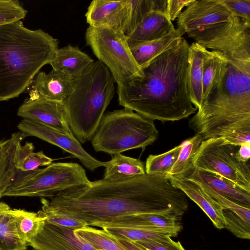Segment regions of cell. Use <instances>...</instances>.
I'll return each mask as SVG.
<instances>
[{"mask_svg": "<svg viewBox=\"0 0 250 250\" xmlns=\"http://www.w3.org/2000/svg\"><path fill=\"white\" fill-rule=\"evenodd\" d=\"M115 80L98 60L74 81L72 91L63 102L70 129L81 144L91 140L115 94Z\"/></svg>", "mask_w": 250, "mask_h": 250, "instance_id": "5", "label": "cell"}, {"mask_svg": "<svg viewBox=\"0 0 250 250\" xmlns=\"http://www.w3.org/2000/svg\"><path fill=\"white\" fill-rule=\"evenodd\" d=\"M25 137L20 131L14 133L7 140L0 141V199L16 177L15 165L17 148Z\"/></svg>", "mask_w": 250, "mask_h": 250, "instance_id": "22", "label": "cell"}, {"mask_svg": "<svg viewBox=\"0 0 250 250\" xmlns=\"http://www.w3.org/2000/svg\"><path fill=\"white\" fill-rule=\"evenodd\" d=\"M203 141L199 135L195 134L180 144L178 158L167 174L168 178L180 176L192 166L194 157Z\"/></svg>", "mask_w": 250, "mask_h": 250, "instance_id": "31", "label": "cell"}, {"mask_svg": "<svg viewBox=\"0 0 250 250\" xmlns=\"http://www.w3.org/2000/svg\"><path fill=\"white\" fill-rule=\"evenodd\" d=\"M169 179L174 187L183 191L203 210L216 228H225L223 208L197 182L182 177H171Z\"/></svg>", "mask_w": 250, "mask_h": 250, "instance_id": "16", "label": "cell"}, {"mask_svg": "<svg viewBox=\"0 0 250 250\" xmlns=\"http://www.w3.org/2000/svg\"><path fill=\"white\" fill-rule=\"evenodd\" d=\"M34 146L32 143L26 142L24 145L20 144L15 157L17 169L23 172H29L37 169L40 166H48L53 159L47 156L42 151H33Z\"/></svg>", "mask_w": 250, "mask_h": 250, "instance_id": "29", "label": "cell"}, {"mask_svg": "<svg viewBox=\"0 0 250 250\" xmlns=\"http://www.w3.org/2000/svg\"><path fill=\"white\" fill-rule=\"evenodd\" d=\"M27 246L18 233L11 208L0 221V250H26Z\"/></svg>", "mask_w": 250, "mask_h": 250, "instance_id": "32", "label": "cell"}, {"mask_svg": "<svg viewBox=\"0 0 250 250\" xmlns=\"http://www.w3.org/2000/svg\"><path fill=\"white\" fill-rule=\"evenodd\" d=\"M11 209L8 205L3 202H0V221L3 216Z\"/></svg>", "mask_w": 250, "mask_h": 250, "instance_id": "44", "label": "cell"}, {"mask_svg": "<svg viewBox=\"0 0 250 250\" xmlns=\"http://www.w3.org/2000/svg\"><path fill=\"white\" fill-rule=\"evenodd\" d=\"M203 100L213 85L225 74L228 58L222 52L203 48Z\"/></svg>", "mask_w": 250, "mask_h": 250, "instance_id": "26", "label": "cell"}, {"mask_svg": "<svg viewBox=\"0 0 250 250\" xmlns=\"http://www.w3.org/2000/svg\"><path fill=\"white\" fill-rule=\"evenodd\" d=\"M115 238L127 250H146L133 241L126 238Z\"/></svg>", "mask_w": 250, "mask_h": 250, "instance_id": "42", "label": "cell"}, {"mask_svg": "<svg viewBox=\"0 0 250 250\" xmlns=\"http://www.w3.org/2000/svg\"><path fill=\"white\" fill-rule=\"evenodd\" d=\"M20 238L28 243L40 232L45 217L40 211L34 212L22 209H11Z\"/></svg>", "mask_w": 250, "mask_h": 250, "instance_id": "27", "label": "cell"}, {"mask_svg": "<svg viewBox=\"0 0 250 250\" xmlns=\"http://www.w3.org/2000/svg\"><path fill=\"white\" fill-rule=\"evenodd\" d=\"M85 39L98 60L109 69L117 85L144 77L124 32L106 27L89 26Z\"/></svg>", "mask_w": 250, "mask_h": 250, "instance_id": "8", "label": "cell"}, {"mask_svg": "<svg viewBox=\"0 0 250 250\" xmlns=\"http://www.w3.org/2000/svg\"></svg>", "mask_w": 250, "mask_h": 250, "instance_id": "45", "label": "cell"}, {"mask_svg": "<svg viewBox=\"0 0 250 250\" xmlns=\"http://www.w3.org/2000/svg\"><path fill=\"white\" fill-rule=\"evenodd\" d=\"M17 127L25 137H38L69 153L90 171L105 167L106 165L107 162L99 161L89 154L74 135H67L53 126L39 121L23 119Z\"/></svg>", "mask_w": 250, "mask_h": 250, "instance_id": "11", "label": "cell"}, {"mask_svg": "<svg viewBox=\"0 0 250 250\" xmlns=\"http://www.w3.org/2000/svg\"><path fill=\"white\" fill-rule=\"evenodd\" d=\"M236 17L250 22V0H222Z\"/></svg>", "mask_w": 250, "mask_h": 250, "instance_id": "39", "label": "cell"}, {"mask_svg": "<svg viewBox=\"0 0 250 250\" xmlns=\"http://www.w3.org/2000/svg\"><path fill=\"white\" fill-rule=\"evenodd\" d=\"M238 155L241 161L244 162L249 161L250 158V143L241 145L238 150Z\"/></svg>", "mask_w": 250, "mask_h": 250, "instance_id": "43", "label": "cell"}, {"mask_svg": "<svg viewBox=\"0 0 250 250\" xmlns=\"http://www.w3.org/2000/svg\"><path fill=\"white\" fill-rule=\"evenodd\" d=\"M17 111L23 119L34 120L53 126L62 132L73 135L69 126L64 110L63 102L46 99L29 94Z\"/></svg>", "mask_w": 250, "mask_h": 250, "instance_id": "13", "label": "cell"}, {"mask_svg": "<svg viewBox=\"0 0 250 250\" xmlns=\"http://www.w3.org/2000/svg\"><path fill=\"white\" fill-rule=\"evenodd\" d=\"M180 148V144L165 153L149 155L146 162V173L167 175L176 161Z\"/></svg>", "mask_w": 250, "mask_h": 250, "instance_id": "34", "label": "cell"}, {"mask_svg": "<svg viewBox=\"0 0 250 250\" xmlns=\"http://www.w3.org/2000/svg\"><path fill=\"white\" fill-rule=\"evenodd\" d=\"M90 182L85 170L79 164L53 163L45 168L16 177L4 196L51 198Z\"/></svg>", "mask_w": 250, "mask_h": 250, "instance_id": "7", "label": "cell"}, {"mask_svg": "<svg viewBox=\"0 0 250 250\" xmlns=\"http://www.w3.org/2000/svg\"><path fill=\"white\" fill-rule=\"evenodd\" d=\"M134 242L146 250H185L180 242L174 241L171 238L163 243L152 241Z\"/></svg>", "mask_w": 250, "mask_h": 250, "instance_id": "40", "label": "cell"}, {"mask_svg": "<svg viewBox=\"0 0 250 250\" xmlns=\"http://www.w3.org/2000/svg\"><path fill=\"white\" fill-rule=\"evenodd\" d=\"M33 250H35V249H33Z\"/></svg>", "mask_w": 250, "mask_h": 250, "instance_id": "46", "label": "cell"}, {"mask_svg": "<svg viewBox=\"0 0 250 250\" xmlns=\"http://www.w3.org/2000/svg\"><path fill=\"white\" fill-rule=\"evenodd\" d=\"M226 57L225 74L203 99L188 126L203 140L222 138L240 146L250 143V60Z\"/></svg>", "mask_w": 250, "mask_h": 250, "instance_id": "3", "label": "cell"}, {"mask_svg": "<svg viewBox=\"0 0 250 250\" xmlns=\"http://www.w3.org/2000/svg\"><path fill=\"white\" fill-rule=\"evenodd\" d=\"M172 21L163 12L148 13L129 34L126 35L129 46L161 38L175 30Z\"/></svg>", "mask_w": 250, "mask_h": 250, "instance_id": "19", "label": "cell"}, {"mask_svg": "<svg viewBox=\"0 0 250 250\" xmlns=\"http://www.w3.org/2000/svg\"><path fill=\"white\" fill-rule=\"evenodd\" d=\"M187 196L166 174L145 173L125 180L104 179L60 192L48 200L41 198V210L102 228L124 216L155 214L179 220L187 210Z\"/></svg>", "mask_w": 250, "mask_h": 250, "instance_id": "1", "label": "cell"}, {"mask_svg": "<svg viewBox=\"0 0 250 250\" xmlns=\"http://www.w3.org/2000/svg\"><path fill=\"white\" fill-rule=\"evenodd\" d=\"M194 181L197 182L205 191L220 204L224 209H228L234 212L245 222L250 224V207L239 204L220 194L204 183Z\"/></svg>", "mask_w": 250, "mask_h": 250, "instance_id": "35", "label": "cell"}, {"mask_svg": "<svg viewBox=\"0 0 250 250\" xmlns=\"http://www.w3.org/2000/svg\"><path fill=\"white\" fill-rule=\"evenodd\" d=\"M174 218L155 214L127 215L117 217L104 227H133L151 229L176 236L182 226Z\"/></svg>", "mask_w": 250, "mask_h": 250, "instance_id": "20", "label": "cell"}, {"mask_svg": "<svg viewBox=\"0 0 250 250\" xmlns=\"http://www.w3.org/2000/svg\"><path fill=\"white\" fill-rule=\"evenodd\" d=\"M225 228L229 230L238 238L245 239L250 238V224L247 223L234 212L223 210Z\"/></svg>", "mask_w": 250, "mask_h": 250, "instance_id": "37", "label": "cell"}, {"mask_svg": "<svg viewBox=\"0 0 250 250\" xmlns=\"http://www.w3.org/2000/svg\"><path fill=\"white\" fill-rule=\"evenodd\" d=\"M46 218V222L55 225L77 229L87 226L80 221L64 215L39 210Z\"/></svg>", "mask_w": 250, "mask_h": 250, "instance_id": "38", "label": "cell"}, {"mask_svg": "<svg viewBox=\"0 0 250 250\" xmlns=\"http://www.w3.org/2000/svg\"><path fill=\"white\" fill-rule=\"evenodd\" d=\"M167 0H127L128 17L125 30L126 35L131 33L152 11L166 14Z\"/></svg>", "mask_w": 250, "mask_h": 250, "instance_id": "28", "label": "cell"}, {"mask_svg": "<svg viewBox=\"0 0 250 250\" xmlns=\"http://www.w3.org/2000/svg\"><path fill=\"white\" fill-rule=\"evenodd\" d=\"M85 17L89 26L106 27L125 33L128 17L127 0H93Z\"/></svg>", "mask_w": 250, "mask_h": 250, "instance_id": "15", "label": "cell"}, {"mask_svg": "<svg viewBox=\"0 0 250 250\" xmlns=\"http://www.w3.org/2000/svg\"><path fill=\"white\" fill-rule=\"evenodd\" d=\"M158 134L154 121L124 108L104 114L91 142L96 152L113 155L136 148L144 150Z\"/></svg>", "mask_w": 250, "mask_h": 250, "instance_id": "6", "label": "cell"}, {"mask_svg": "<svg viewBox=\"0 0 250 250\" xmlns=\"http://www.w3.org/2000/svg\"><path fill=\"white\" fill-rule=\"evenodd\" d=\"M74 232L86 240L96 250H127L115 237L103 229L85 226L74 229Z\"/></svg>", "mask_w": 250, "mask_h": 250, "instance_id": "33", "label": "cell"}, {"mask_svg": "<svg viewBox=\"0 0 250 250\" xmlns=\"http://www.w3.org/2000/svg\"><path fill=\"white\" fill-rule=\"evenodd\" d=\"M102 229L114 237L126 238L133 241H152L163 243L173 237L170 234L141 228L104 227Z\"/></svg>", "mask_w": 250, "mask_h": 250, "instance_id": "30", "label": "cell"}, {"mask_svg": "<svg viewBox=\"0 0 250 250\" xmlns=\"http://www.w3.org/2000/svg\"><path fill=\"white\" fill-rule=\"evenodd\" d=\"M28 245L36 250H96L74 232V229L45 222L40 232Z\"/></svg>", "mask_w": 250, "mask_h": 250, "instance_id": "14", "label": "cell"}, {"mask_svg": "<svg viewBox=\"0 0 250 250\" xmlns=\"http://www.w3.org/2000/svg\"><path fill=\"white\" fill-rule=\"evenodd\" d=\"M204 183L220 194L245 206L250 207V193L237 187L220 175L191 166L178 177Z\"/></svg>", "mask_w": 250, "mask_h": 250, "instance_id": "18", "label": "cell"}, {"mask_svg": "<svg viewBox=\"0 0 250 250\" xmlns=\"http://www.w3.org/2000/svg\"><path fill=\"white\" fill-rule=\"evenodd\" d=\"M239 147L226 143L222 138L203 140L194 157L192 165L216 173L250 193V163L240 160Z\"/></svg>", "mask_w": 250, "mask_h": 250, "instance_id": "9", "label": "cell"}, {"mask_svg": "<svg viewBox=\"0 0 250 250\" xmlns=\"http://www.w3.org/2000/svg\"><path fill=\"white\" fill-rule=\"evenodd\" d=\"M27 13L17 0H0V26L21 21Z\"/></svg>", "mask_w": 250, "mask_h": 250, "instance_id": "36", "label": "cell"}, {"mask_svg": "<svg viewBox=\"0 0 250 250\" xmlns=\"http://www.w3.org/2000/svg\"><path fill=\"white\" fill-rule=\"evenodd\" d=\"M94 62L78 47L70 44L58 48L50 62L52 69L75 80Z\"/></svg>", "mask_w": 250, "mask_h": 250, "instance_id": "21", "label": "cell"}, {"mask_svg": "<svg viewBox=\"0 0 250 250\" xmlns=\"http://www.w3.org/2000/svg\"><path fill=\"white\" fill-rule=\"evenodd\" d=\"M203 48L193 42L188 49V88L191 102L197 110L203 101Z\"/></svg>", "mask_w": 250, "mask_h": 250, "instance_id": "24", "label": "cell"}, {"mask_svg": "<svg viewBox=\"0 0 250 250\" xmlns=\"http://www.w3.org/2000/svg\"><path fill=\"white\" fill-rule=\"evenodd\" d=\"M185 31L181 27L157 40L129 46L136 62L141 69L167 49L178 44L183 39Z\"/></svg>", "mask_w": 250, "mask_h": 250, "instance_id": "23", "label": "cell"}, {"mask_svg": "<svg viewBox=\"0 0 250 250\" xmlns=\"http://www.w3.org/2000/svg\"><path fill=\"white\" fill-rule=\"evenodd\" d=\"M74 81L53 69L48 73L39 71L29 85V94L63 102L72 91Z\"/></svg>", "mask_w": 250, "mask_h": 250, "instance_id": "17", "label": "cell"}, {"mask_svg": "<svg viewBox=\"0 0 250 250\" xmlns=\"http://www.w3.org/2000/svg\"><path fill=\"white\" fill-rule=\"evenodd\" d=\"M59 42L21 21L0 26V102L18 97L40 69L49 64Z\"/></svg>", "mask_w": 250, "mask_h": 250, "instance_id": "4", "label": "cell"}, {"mask_svg": "<svg viewBox=\"0 0 250 250\" xmlns=\"http://www.w3.org/2000/svg\"><path fill=\"white\" fill-rule=\"evenodd\" d=\"M187 35L206 49L236 59L250 60V22L239 17Z\"/></svg>", "mask_w": 250, "mask_h": 250, "instance_id": "10", "label": "cell"}, {"mask_svg": "<svg viewBox=\"0 0 250 250\" xmlns=\"http://www.w3.org/2000/svg\"><path fill=\"white\" fill-rule=\"evenodd\" d=\"M234 17L222 0H194L179 15L177 24L188 34L227 22Z\"/></svg>", "mask_w": 250, "mask_h": 250, "instance_id": "12", "label": "cell"}, {"mask_svg": "<svg viewBox=\"0 0 250 250\" xmlns=\"http://www.w3.org/2000/svg\"><path fill=\"white\" fill-rule=\"evenodd\" d=\"M103 179L110 181L125 180L146 173L144 163L122 154H114L107 162Z\"/></svg>", "mask_w": 250, "mask_h": 250, "instance_id": "25", "label": "cell"}, {"mask_svg": "<svg viewBox=\"0 0 250 250\" xmlns=\"http://www.w3.org/2000/svg\"><path fill=\"white\" fill-rule=\"evenodd\" d=\"M194 0H167L166 15L172 21L178 18L185 7H188Z\"/></svg>", "mask_w": 250, "mask_h": 250, "instance_id": "41", "label": "cell"}, {"mask_svg": "<svg viewBox=\"0 0 250 250\" xmlns=\"http://www.w3.org/2000/svg\"><path fill=\"white\" fill-rule=\"evenodd\" d=\"M189 46L183 38L142 68L144 77L117 85L119 104L162 123L195 114L188 88Z\"/></svg>", "mask_w": 250, "mask_h": 250, "instance_id": "2", "label": "cell"}]
</instances>
